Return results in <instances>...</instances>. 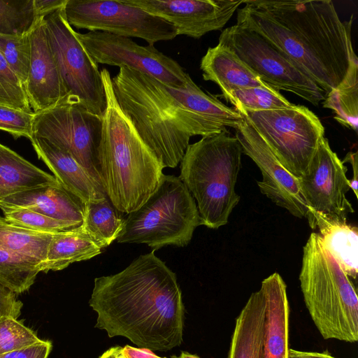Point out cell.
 <instances>
[{"label": "cell", "instance_id": "1", "mask_svg": "<svg viewBox=\"0 0 358 358\" xmlns=\"http://www.w3.org/2000/svg\"><path fill=\"white\" fill-rule=\"evenodd\" d=\"M111 81L120 107L164 168L180 163L191 137L236 129L243 120L241 113L194 82L175 87L124 66Z\"/></svg>", "mask_w": 358, "mask_h": 358}, {"label": "cell", "instance_id": "2", "mask_svg": "<svg viewBox=\"0 0 358 358\" xmlns=\"http://www.w3.org/2000/svg\"><path fill=\"white\" fill-rule=\"evenodd\" d=\"M95 328L140 348L168 351L182 342L185 307L176 275L152 251L122 271L94 279Z\"/></svg>", "mask_w": 358, "mask_h": 358}, {"label": "cell", "instance_id": "3", "mask_svg": "<svg viewBox=\"0 0 358 358\" xmlns=\"http://www.w3.org/2000/svg\"><path fill=\"white\" fill-rule=\"evenodd\" d=\"M243 4L236 24L279 48L326 96L345 78L355 52L352 15L342 22L330 0H244Z\"/></svg>", "mask_w": 358, "mask_h": 358}, {"label": "cell", "instance_id": "4", "mask_svg": "<svg viewBox=\"0 0 358 358\" xmlns=\"http://www.w3.org/2000/svg\"><path fill=\"white\" fill-rule=\"evenodd\" d=\"M101 75L106 99L98 155L101 184L115 207L127 214L156 191L164 167L120 107L109 71Z\"/></svg>", "mask_w": 358, "mask_h": 358}, {"label": "cell", "instance_id": "5", "mask_svg": "<svg viewBox=\"0 0 358 358\" xmlns=\"http://www.w3.org/2000/svg\"><path fill=\"white\" fill-rule=\"evenodd\" d=\"M242 154L238 141L228 130L188 145L179 178L196 202L201 225L215 229L228 222L240 201L235 187Z\"/></svg>", "mask_w": 358, "mask_h": 358}, {"label": "cell", "instance_id": "6", "mask_svg": "<svg viewBox=\"0 0 358 358\" xmlns=\"http://www.w3.org/2000/svg\"><path fill=\"white\" fill-rule=\"evenodd\" d=\"M299 281L307 310L322 338L357 342L356 289L318 233H311L303 247Z\"/></svg>", "mask_w": 358, "mask_h": 358}, {"label": "cell", "instance_id": "7", "mask_svg": "<svg viewBox=\"0 0 358 358\" xmlns=\"http://www.w3.org/2000/svg\"><path fill=\"white\" fill-rule=\"evenodd\" d=\"M126 215L117 241L143 243L154 250L166 245H187L201 225L194 198L179 177L170 175L162 174L156 191Z\"/></svg>", "mask_w": 358, "mask_h": 358}, {"label": "cell", "instance_id": "8", "mask_svg": "<svg viewBox=\"0 0 358 358\" xmlns=\"http://www.w3.org/2000/svg\"><path fill=\"white\" fill-rule=\"evenodd\" d=\"M218 43L230 48L274 90L292 92L317 106L324 91L286 53L259 33L237 24L224 29Z\"/></svg>", "mask_w": 358, "mask_h": 358}, {"label": "cell", "instance_id": "9", "mask_svg": "<svg viewBox=\"0 0 358 358\" xmlns=\"http://www.w3.org/2000/svg\"><path fill=\"white\" fill-rule=\"evenodd\" d=\"M243 113L258 131L280 164L299 178L306 170L324 127L308 108L292 107Z\"/></svg>", "mask_w": 358, "mask_h": 358}, {"label": "cell", "instance_id": "10", "mask_svg": "<svg viewBox=\"0 0 358 358\" xmlns=\"http://www.w3.org/2000/svg\"><path fill=\"white\" fill-rule=\"evenodd\" d=\"M64 8L48 15L45 20L66 96L102 116L106 99L101 71L69 24Z\"/></svg>", "mask_w": 358, "mask_h": 358}, {"label": "cell", "instance_id": "11", "mask_svg": "<svg viewBox=\"0 0 358 358\" xmlns=\"http://www.w3.org/2000/svg\"><path fill=\"white\" fill-rule=\"evenodd\" d=\"M101 129L102 116L66 96L35 113L32 137L46 139L67 152L101 184L98 159Z\"/></svg>", "mask_w": 358, "mask_h": 358}, {"label": "cell", "instance_id": "12", "mask_svg": "<svg viewBox=\"0 0 358 358\" xmlns=\"http://www.w3.org/2000/svg\"><path fill=\"white\" fill-rule=\"evenodd\" d=\"M64 8L71 27L89 31L139 38L148 45L177 36L172 24L126 0H67Z\"/></svg>", "mask_w": 358, "mask_h": 358}, {"label": "cell", "instance_id": "13", "mask_svg": "<svg viewBox=\"0 0 358 358\" xmlns=\"http://www.w3.org/2000/svg\"><path fill=\"white\" fill-rule=\"evenodd\" d=\"M83 48L96 64L127 67L179 88L194 81L174 59L153 45H140L128 37L92 31L77 32Z\"/></svg>", "mask_w": 358, "mask_h": 358}, {"label": "cell", "instance_id": "14", "mask_svg": "<svg viewBox=\"0 0 358 358\" xmlns=\"http://www.w3.org/2000/svg\"><path fill=\"white\" fill-rule=\"evenodd\" d=\"M348 168L322 137L305 172L298 178L308 208L306 218L318 215L329 220H347L354 209L346 197L350 189Z\"/></svg>", "mask_w": 358, "mask_h": 358}, {"label": "cell", "instance_id": "15", "mask_svg": "<svg viewBox=\"0 0 358 358\" xmlns=\"http://www.w3.org/2000/svg\"><path fill=\"white\" fill-rule=\"evenodd\" d=\"M242 114L243 120L235 129V136L243 153L252 159L262 173V180L257 182L261 192L292 215L306 218L308 208L298 178L280 164L248 117Z\"/></svg>", "mask_w": 358, "mask_h": 358}, {"label": "cell", "instance_id": "16", "mask_svg": "<svg viewBox=\"0 0 358 358\" xmlns=\"http://www.w3.org/2000/svg\"><path fill=\"white\" fill-rule=\"evenodd\" d=\"M170 22L177 36L199 39L221 30L244 0H126Z\"/></svg>", "mask_w": 358, "mask_h": 358}, {"label": "cell", "instance_id": "17", "mask_svg": "<svg viewBox=\"0 0 358 358\" xmlns=\"http://www.w3.org/2000/svg\"><path fill=\"white\" fill-rule=\"evenodd\" d=\"M34 113L52 106L66 96L48 36L45 17L31 31V61L25 85Z\"/></svg>", "mask_w": 358, "mask_h": 358}, {"label": "cell", "instance_id": "18", "mask_svg": "<svg viewBox=\"0 0 358 358\" xmlns=\"http://www.w3.org/2000/svg\"><path fill=\"white\" fill-rule=\"evenodd\" d=\"M29 209L73 227L84 221L85 203L59 182L10 195L0 201V208Z\"/></svg>", "mask_w": 358, "mask_h": 358}, {"label": "cell", "instance_id": "19", "mask_svg": "<svg viewBox=\"0 0 358 358\" xmlns=\"http://www.w3.org/2000/svg\"><path fill=\"white\" fill-rule=\"evenodd\" d=\"M30 141L59 182L85 203L108 196L102 185L67 152L42 138L33 136Z\"/></svg>", "mask_w": 358, "mask_h": 358}, {"label": "cell", "instance_id": "20", "mask_svg": "<svg viewBox=\"0 0 358 358\" xmlns=\"http://www.w3.org/2000/svg\"><path fill=\"white\" fill-rule=\"evenodd\" d=\"M266 303L262 358H288L289 306L287 285L278 273L260 287Z\"/></svg>", "mask_w": 358, "mask_h": 358}, {"label": "cell", "instance_id": "21", "mask_svg": "<svg viewBox=\"0 0 358 358\" xmlns=\"http://www.w3.org/2000/svg\"><path fill=\"white\" fill-rule=\"evenodd\" d=\"M200 69L204 80L219 86L222 94L218 96L223 99L238 89L267 85L230 48L220 43L207 50Z\"/></svg>", "mask_w": 358, "mask_h": 358}, {"label": "cell", "instance_id": "22", "mask_svg": "<svg viewBox=\"0 0 358 358\" xmlns=\"http://www.w3.org/2000/svg\"><path fill=\"white\" fill-rule=\"evenodd\" d=\"M265 309L259 289L252 293L236 318L228 358H262Z\"/></svg>", "mask_w": 358, "mask_h": 358}, {"label": "cell", "instance_id": "23", "mask_svg": "<svg viewBox=\"0 0 358 358\" xmlns=\"http://www.w3.org/2000/svg\"><path fill=\"white\" fill-rule=\"evenodd\" d=\"M311 229H319V236L325 248L343 271L357 278L358 272L357 227L347 220H329L318 215L307 218Z\"/></svg>", "mask_w": 358, "mask_h": 358}, {"label": "cell", "instance_id": "24", "mask_svg": "<svg viewBox=\"0 0 358 358\" xmlns=\"http://www.w3.org/2000/svg\"><path fill=\"white\" fill-rule=\"evenodd\" d=\"M102 249L83 224L55 234L49 243L45 259L39 266L40 272L62 270L72 263L88 260L99 255Z\"/></svg>", "mask_w": 358, "mask_h": 358}, {"label": "cell", "instance_id": "25", "mask_svg": "<svg viewBox=\"0 0 358 358\" xmlns=\"http://www.w3.org/2000/svg\"><path fill=\"white\" fill-rule=\"evenodd\" d=\"M58 182L54 176L0 143V201L16 193Z\"/></svg>", "mask_w": 358, "mask_h": 358}, {"label": "cell", "instance_id": "26", "mask_svg": "<svg viewBox=\"0 0 358 358\" xmlns=\"http://www.w3.org/2000/svg\"><path fill=\"white\" fill-rule=\"evenodd\" d=\"M54 234L32 231L0 216V247L39 266L45 259Z\"/></svg>", "mask_w": 358, "mask_h": 358}, {"label": "cell", "instance_id": "27", "mask_svg": "<svg viewBox=\"0 0 358 358\" xmlns=\"http://www.w3.org/2000/svg\"><path fill=\"white\" fill-rule=\"evenodd\" d=\"M331 109L334 119L343 126L357 131L358 125V59L354 52L348 71L343 81L322 101Z\"/></svg>", "mask_w": 358, "mask_h": 358}, {"label": "cell", "instance_id": "28", "mask_svg": "<svg viewBox=\"0 0 358 358\" xmlns=\"http://www.w3.org/2000/svg\"><path fill=\"white\" fill-rule=\"evenodd\" d=\"M108 196L85 203L83 226L104 248L117 239L123 225L124 217Z\"/></svg>", "mask_w": 358, "mask_h": 358}, {"label": "cell", "instance_id": "29", "mask_svg": "<svg viewBox=\"0 0 358 358\" xmlns=\"http://www.w3.org/2000/svg\"><path fill=\"white\" fill-rule=\"evenodd\" d=\"M238 111H262L292 107L282 94L269 85L234 90L224 98Z\"/></svg>", "mask_w": 358, "mask_h": 358}, {"label": "cell", "instance_id": "30", "mask_svg": "<svg viewBox=\"0 0 358 358\" xmlns=\"http://www.w3.org/2000/svg\"><path fill=\"white\" fill-rule=\"evenodd\" d=\"M39 272L35 263L0 247V282L16 294L28 290Z\"/></svg>", "mask_w": 358, "mask_h": 358}, {"label": "cell", "instance_id": "31", "mask_svg": "<svg viewBox=\"0 0 358 358\" xmlns=\"http://www.w3.org/2000/svg\"><path fill=\"white\" fill-rule=\"evenodd\" d=\"M40 18L34 0H0V35L30 32Z\"/></svg>", "mask_w": 358, "mask_h": 358}, {"label": "cell", "instance_id": "32", "mask_svg": "<svg viewBox=\"0 0 358 358\" xmlns=\"http://www.w3.org/2000/svg\"><path fill=\"white\" fill-rule=\"evenodd\" d=\"M31 31L21 36L0 35V52L24 86L31 61Z\"/></svg>", "mask_w": 358, "mask_h": 358}, {"label": "cell", "instance_id": "33", "mask_svg": "<svg viewBox=\"0 0 358 358\" xmlns=\"http://www.w3.org/2000/svg\"><path fill=\"white\" fill-rule=\"evenodd\" d=\"M1 209L4 217L9 222L32 231L55 234L76 228L67 223L26 208H3Z\"/></svg>", "mask_w": 358, "mask_h": 358}, {"label": "cell", "instance_id": "34", "mask_svg": "<svg viewBox=\"0 0 358 358\" xmlns=\"http://www.w3.org/2000/svg\"><path fill=\"white\" fill-rule=\"evenodd\" d=\"M0 104L32 112L25 86L0 52Z\"/></svg>", "mask_w": 358, "mask_h": 358}, {"label": "cell", "instance_id": "35", "mask_svg": "<svg viewBox=\"0 0 358 358\" xmlns=\"http://www.w3.org/2000/svg\"><path fill=\"white\" fill-rule=\"evenodd\" d=\"M36 334L17 319L0 318V355L41 342Z\"/></svg>", "mask_w": 358, "mask_h": 358}, {"label": "cell", "instance_id": "36", "mask_svg": "<svg viewBox=\"0 0 358 358\" xmlns=\"http://www.w3.org/2000/svg\"><path fill=\"white\" fill-rule=\"evenodd\" d=\"M35 113L0 104V130L8 132L14 138L33 136Z\"/></svg>", "mask_w": 358, "mask_h": 358}, {"label": "cell", "instance_id": "37", "mask_svg": "<svg viewBox=\"0 0 358 358\" xmlns=\"http://www.w3.org/2000/svg\"><path fill=\"white\" fill-rule=\"evenodd\" d=\"M22 306L16 294L0 282V318L10 317L17 319Z\"/></svg>", "mask_w": 358, "mask_h": 358}, {"label": "cell", "instance_id": "38", "mask_svg": "<svg viewBox=\"0 0 358 358\" xmlns=\"http://www.w3.org/2000/svg\"><path fill=\"white\" fill-rule=\"evenodd\" d=\"M52 343L42 340L33 345L0 355V358H47L51 351Z\"/></svg>", "mask_w": 358, "mask_h": 358}, {"label": "cell", "instance_id": "39", "mask_svg": "<svg viewBox=\"0 0 358 358\" xmlns=\"http://www.w3.org/2000/svg\"><path fill=\"white\" fill-rule=\"evenodd\" d=\"M67 0H34V4L40 17H45L54 11L64 7Z\"/></svg>", "mask_w": 358, "mask_h": 358}, {"label": "cell", "instance_id": "40", "mask_svg": "<svg viewBox=\"0 0 358 358\" xmlns=\"http://www.w3.org/2000/svg\"><path fill=\"white\" fill-rule=\"evenodd\" d=\"M122 352L125 358H166L156 355L152 350L129 345L122 347Z\"/></svg>", "mask_w": 358, "mask_h": 358}, {"label": "cell", "instance_id": "41", "mask_svg": "<svg viewBox=\"0 0 358 358\" xmlns=\"http://www.w3.org/2000/svg\"><path fill=\"white\" fill-rule=\"evenodd\" d=\"M357 160L358 155L357 152H349L345 157L343 162H348L351 164L352 167L353 176L352 179L350 180V187L352 189L356 197H358V180H357Z\"/></svg>", "mask_w": 358, "mask_h": 358}, {"label": "cell", "instance_id": "42", "mask_svg": "<svg viewBox=\"0 0 358 358\" xmlns=\"http://www.w3.org/2000/svg\"><path fill=\"white\" fill-rule=\"evenodd\" d=\"M288 358H336L327 350L323 352L301 351L289 348Z\"/></svg>", "mask_w": 358, "mask_h": 358}, {"label": "cell", "instance_id": "43", "mask_svg": "<svg viewBox=\"0 0 358 358\" xmlns=\"http://www.w3.org/2000/svg\"><path fill=\"white\" fill-rule=\"evenodd\" d=\"M117 346L112 347L104 352L99 358H116Z\"/></svg>", "mask_w": 358, "mask_h": 358}, {"label": "cell", "instance_id": "44", "mask_svg": "<svg viewBox=\"0 0 358 358\" xmlns=\"http://www.w3.org/2000/svg\"><path fill=\"white\" fill-rule=\"evenodd\" d=\"M171 358H200L197 355L190 354L187 352H182L179 356L173 355Z\"/></svg>", "mask_w": 358, "mask_h": 358}, {"label": "cell", "instance_id": "45", "mask_svg": "<svg viewBox=\"0 0 358 358\" xmlns=\"http://www.w3.org/2000/svg\"><path fill=\"white\" fill-rule=\"evenodd\" d=\"M116 358H125L122 352V347L117 346Z\"/></svg>", "mask_w": 358, "mask_h": 358}]
</instances>
